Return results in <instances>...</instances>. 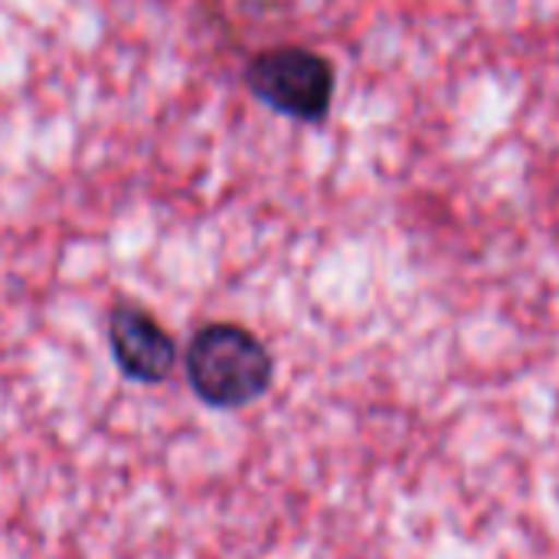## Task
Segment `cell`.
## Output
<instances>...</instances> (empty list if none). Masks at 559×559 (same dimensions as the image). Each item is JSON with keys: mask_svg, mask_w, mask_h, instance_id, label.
Here are the masks:
<instances>
[{"mask_svg": "<svg viewBox=\"0 0 559 559\" xmlns=\"http://www.w3.org/2000/svg\"><path fill=\"white\" fill-rule=\"evenodd\" d=\"M108 347L118 370L144 386L164 383L177 367V344L141 305H115L108 314Z\"/></svg>", "mask_w": 559, "mask_h": 559, "instance_id": "3957f363", "label": "cell"}, {"mask_svg": "<svg viewBox=\"0 0 559 559\" xmlns=\"http://www.w3.org/2000/svg\"><path fill=\"white\" fill-rule=\"evenodd\" d=\"M183 373L197 400L210 409H242L272 386L275 360L249 328L213 321L190 337Z\"/></svg>", "mask_w": 559, "mask_h": 559, "instance_id": "6da1fadb", "label": "cell"}, {"mask_svg": "<svg viewBox=\"0 0 559 559\" xmlns=\"http://www.w3.org/2000/svg\"><path fill=\"white\" fill-rule=\"evenodd\" d=\"M246 85L265 108L318 124L334 105L337 75L334 62L308 46H275L246 66Z\"/></svg>", "mask_w": 559, "mask_h": 559, "instance_id": "7a4b0ae2", "label": "cell"}]
</instances>
